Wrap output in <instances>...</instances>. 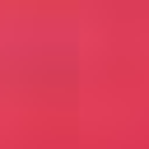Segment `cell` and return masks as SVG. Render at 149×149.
<instances>
[{"label":"cell","instance_id":"1","mask_svg":"<svg viewBox=\"0 0 149 149\" xmlns=\"http://www.w3.org/2000/svg\"><path fill=\"white\" fill-rule=\"evenodd\" d=\"M0 79L23 88H74L79 51L70 42H28L0 51Z\"/></svg>","mask_w":149,"mask_h":149}]
</instances>
